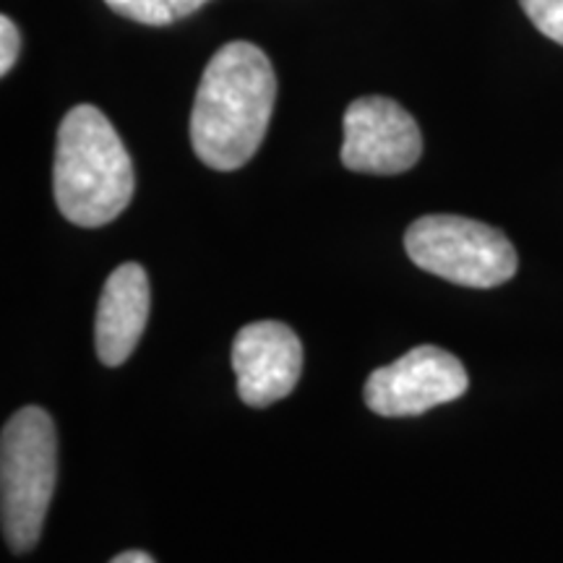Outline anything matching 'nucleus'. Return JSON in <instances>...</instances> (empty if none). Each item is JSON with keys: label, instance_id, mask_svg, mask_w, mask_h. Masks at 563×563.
I'll return each instance as SVG.
<instances>
[{"label": "nucleus", "instance_id": "nucleus-1", "mask_svg": "<svg viewBox=\"0 0 563 563\" xmlns=\"http://www.w3.org/2000/svg\"><path fill=\"white\" fill-rule=\"evenodd\" d=\"M277 76L253 42L220 47L203 68L191 112L196 157L211 170H238L256 154L269 129Z\"/></svg>", "mask_w": 563, "mask_h": 563}, {"label": "nucleus", "instance_id": "nucleus-2", "mask_svg": "<svg viewBox=\"0 0 563 563\" xmlns=\"http://www.w3.org/2000/svg\"><path fill=\"white\" fill-rule=\"evenodd\" d=\"M53 188L60 214L79 228H102L131 203L136 188L131 154L95 104H76L63 118Z\"/></svg>", "mask_w": 563, "mask_h": 563}, {"label": "nucleus", "instance_id": "nucleus-3", "mask_svg": "<svg viewBox=\"0 0 563 563\" xmlns=\"http://www.w3.org/2000/svg\"><path fill=\"white\" fill-rule=\"evenodd\" d=\"M53 418L42 407H24L5 422L0 441V514L3 534L16 553L37 545L58 473Z\"/></svg>", "mask_w": 563, "mask_h": 563}, {"label": "nucleus", "instance_id": "nucleus-4", "mask_svg": "<svg viewBox=\"0 0 563 563\" xmlns=\"http://www.w3.org/2000/svg\"><path fill=\"white\" fill-rule=\"evenodd\" d=\"M405 249L422 272L477 290L504 285L519 266L501 230L456 214L420 217L405 232Z\"/></svg>", "mask_w": 563, "mask_h": 563}, {"label": "nucleus", "instance_id": "nucleus-5", "mask_svg": "<svg viewBox=\"0 0 563 563\" xmlns=\"http://www.w3.org/2000/svg\"><path fill=\"white\" fill-rule=\"evenodd\" d=\"M470 378L460 357L422 344L373 371L365 382V405L384 418H415L433 407L454 402L467 391Z\"/></svg>", "mask_w": 563, "mask_h": 563}, {"label": "nucleus", "instance_id": "nucleus-6", "mask_svg": "<svg viewBox=\"0 0 563 563\" xmlns=\"http://www.w3.org/2000/svg\"><path fill=\"white\" fill-rule=\"evenodd\" d=\"M420 154L418 123L389 97H361L344 112L342 165L347 170L399 175L415 167Z\"/></svg>", "mask_w": 563, "mask_h": 563}, {"label": "nucleus", "instance_id": "nucleus-7", "mask_svg": "<svg viewBox=\"0 0 563 563\" xmlns=\"http://www.w3.org/2000/svg\"><path fill=\"white\" fill-rule=\"evenodd\" d=\"M232 368L243 402L249 407H269L285 399L298 384L302 344L287 323H249L232 342Z\"/></svg>", "mask_w": 563, "mask_h": 563}, {"label": "nucleus", "instance_id": "nucleus-8", "mask_svg": "<svg viewBox=\"0 0 563 563\" xmlns=\"http://www.w3.org/2000/svg\"><path fill=\"white\" fill-rule=\"evenodd\" d=\"M150 279L144 266L123 264L104 282L97 306V355L104 365H123L136 350L150 319Z\"/></svg>", "mask_w": 563, "mask_h": 563}, {"label": "nucleus", "instance_id": "nucleus-9", "mask_svg": "<svg viewBox=\"0 0 563 563\" xmlns=\"http://www.w3.org/2000/svg\"><path fill=\"white\" fill-rule=\"evenodd\" d=\"M118 16H125L131 21L146 26H167L175 21L191 16L207 5L209 0H104Z\"/></svg>", "mask_w": 563, "mask_h": 563}, {"label": "nucleus", "instance_id": "nucleus-10", "mask_svg": "<svg viewBox=\"0 0 563 563\" xmlns=\"http://www.w3.org/2000/svg\"><path fill=\"white\" fill-rule=\"evenodd\" d=\"M519 3L548 40L563 45V0H519Z\"/></svg>", "mask_w": 563, "mask_h": 563}, {"label": "nucleus", "instance_id": "nucleus-11", "mask_svg": "<svg viewBox=\"0 0 563 563\" xmlns=\"http://www.w3.org/2000/svg\"><path fill=\"white\" fill-rule=\"evenodd\" d=\"M21 51V34L9 16H0V74L9 76L16 66Z\"/></svg>", "mask_w": 563, "mask_h": 563}, {"label": "nucleus", "instance_id": "nucleus-12", "mask_svg": "<svg viewBox=\"0 0 563 563\" xmlns=\"http://www.w3.org/2000/svg\"><path fill=\"white\" fill-rule=\"evenodd\" d=\"M110 563H157V561H154L152 555L144 551H125L121 555H115Z\"/></svg>", "mask_w": 563, "mask_h": 563}]
</instances>
